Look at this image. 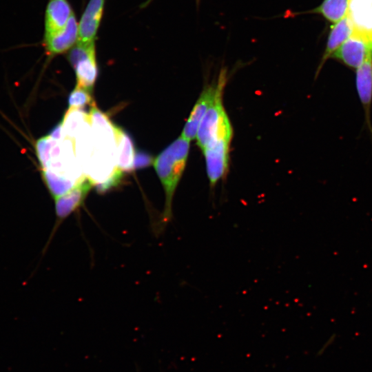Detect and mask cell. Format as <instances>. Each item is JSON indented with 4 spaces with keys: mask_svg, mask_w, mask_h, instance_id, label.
<instances>
[{
    "mask_svg": "<svg viewBox=\"0 0 372 372\" xmlns=\"http://www.w3.org/2000/svg\"><path fill=\"white\" fill-rule=\"evenodd\" d=\"M356 91L364 110L365 124L372 138L371 110L372 106V56H369L357 70Z\"/></svg>",
    "mask_w": 372,
    "mask_h": 372,
    "instance_id": "9",
    "label": "cell"
},
{
    "mask_svg": "<svg viewBox=\"0 0 372 372\" xmlns=\"http://www.w3.org/2000/svg\"><path fill=\"white\" fill-rule=\"evenodd\" d=\"M230 143V140L220 139L209 143L202 149L211 189L225 177L228 171Z\"/></svg>",
    "mask_w": 372,
    "mask_h": 372,
    "instance_id": "5",
    "label": "cell"
},
{
    "mask_svg": "<svg viewBox=\"0 0 372 372\" xmlns=\"http://www.w3.org/2000/svg\"><path fill=\"white\" fill-rule=\"evenodd\" d=\"M87 105H94L92 92L76 85L68 97L69 109H80Z\"/></svg>",
    "mask_w": 372,
    "mask_h": 372,
    "instance_id": "16",
    "label": "cell"
},
{
    "mask_svg": "<svg viewBox=\"0 0 372 372\" xmlns=\"http://www.w3.org/2000/svg\"><path fill=\"white\" fill-rule=\"evenodd\" d=\"M351 0H323L319 6L302 13H315L322 15L327 21L337 23L349 12Z\"/></svg>",
    "mask_w": 372,
    "mask_h": 372,
    "instance_id": "15",
    "label": "cell"
},
{
    "mask_svg": "<svg viewBox=\"0 0 372 372\" xmlns=\"http://www.w3.org/2000/svg\"><path fill=\"white\" fill-rule=\"evenodd\" d=\"M349 14L354 30L372 42V0H351Z\"/></svg>",
    "mask_w": 372,
    "mask_h": 372,
    "instance_id": "13",
    "label": "cell"
},
{
    "mask_svg": "<svg viewBox=\"0 0 372 372\" xmlns=\"http://www.w3.org/2000/svg\"><path fill=\"white\" fill-rule=\"evenodd\" d=\"M73 12L68 0H48L45 10L43 37L62 30Z\"/></svg>",
    "mask_w": 372,
    "mask_h": 372,
    "instance_id": "11",
    "label": "cell"
},
{
    "mask_svg": "<svg viewBox=\"0 0 372 372\" xmlns=\"http://www.w3.org/2000/svg\"><path fill=\"white\" fill-rule=\"evenodd\" d=\"M123 173L124 172L116 166L107 180L94 186L97 192L99 193H105L112 188L117 187L122 181Z\"/></svg>",
    "mask_w": 372,
    "mask_h": 372,
    "instance_id": "17",
    "label": "cell"
},
{
    "mask_svg": "<svg viewBox=\"0 0 372 372\" xmlns=\"http://www.w3.org/2000/svg\"><path fill=\"white\" fill-rule=\"evenodd\" d=\"M79 23L73 12L66 25L60 31L43 37L42 45L48 62L54 56L69 52L78 42Z\"/></svg>",
    "mask_w": 372,
    "mask_h": 372,
    "instance_id": "8",
    "label": "cell"
},
{
    "mask_svg": "<svg viewBox=\"0 0 372 372\" xmlns=\"http://www.w3.org/2000/svg\"><path fill=\"white\" fill-rule=\"evenodd\" d=\"M151 0H149V1H150Z\"/></svg>",
    "mask_w": 372,
    "mask_h": 372,
    "instance_id": "20",
    "label": "cell"
},
{
    "mask_svg": "<svg viewBox=\"0 0 372 372\" xmlns=\"http://www.w3.org/2000/svg\"><path fill=\"white\" fill-rule=\"evenodd\" d=\"M68 59L75 72L76 85L92 92L98 75L95 42H77L69 51Z\"/></svg>",
    "mask_w": 372,
    "mask_h": 372,
    "instance_id": "3",
    "label": "cell"
},
{
    "mask_svg": "<svg viewBox=\"0 0 372 372\" xmlns=\"http://www.w3.org/2000/svg\"><path fill=\"white\" fill-rule=\"evenodd\" d=\"M196 1L197 6H198L199 2H200V0H196Z\"/></svg>",
    "mask_w": 372,
    "mask_h": 372,
    "instance_id": "19",
    "label": "cell"
},
{
    "mask_svg": "<svg viewBox=\"0 0 372 372\" xmlns=\"http://www.w3.org/2000/svg\"><path fill=\"white\" fill-rule=\"evenodd\" d=\"M224 88L220 90L199 125L196 139L201 150L212 141L221 137H233V128L223 105Z\"/></svg>",
    "mask_w": 372,
    "mask_h": 372,
    "instance_id": "2",
    "label": "cell"
},
{
    "mask_svg": "<svg viewBox=\"0 0 372 372\" xmlns=\"http://www.w3.org/2000/svg\"><path fill=\"white\" fill-rule=\"evenodd\" d=\"M227 71L223 69L216 83L203 87L183 127L181 136L191 141L196 138L198 129L204 115L214 102L220 90L227 83Z\"/></svg>",
    "mask_w": 372,
    "mask_h": 372,
    "instance_id": "4",
    "label": "cell"
},
{
    "mask_svg": "<svg viewBox=\"0 0 372 372\" xmlns=\"http://www.w3.org/2000/svg\"><path fill=\"white\" fill-rule=\"evenodd\" d=\"M189 147V141L180 136L154 160V167L165 197L163 211L156 226L159 231H162L172 220L173 198L186 167Z\"/></svg>",
    "mask_w": 372,
    "mask_h": 372,
    "instance_id": "1",
    "label": "cell"
},
{
    "mask_svg": "<svg viewBox=\"0 0 372 372\" xmlns=\"http://www.w3.org/2000/svg\"><path fill=\"white\" fill-rule=\"evenodd\" d=\"M116 146L117 149L116 166L123 172H131L134 169L135 150L130 135L121 127H114Z\"/></svg>",
    "mask_w": 372,
    "mask_h": 372,
    "instance_id": "14",
    "label": "cell"
},
{
    "mask_svg": "<svg viewBox=\"0 0 372 372\" xmlns=\"http://www.w3.org/2000/svg\"><path fill=\"white\" fill-rule=\"evenodd\" d=\"M105 0H90L79 22L78 42H95L105 6Z\"/></svg>",
    "mask_w": 372,
    "mask_h": 372,
    "instance_id": "10",
    "label": "cell"
},
{
    "mask_svg": "<svg viewBox=\"0 0 372 372\" xmlns=\"http://www.w3.org/2000/svg\"><path fill=\"white\" fill-rule=\"evenodd\" d=\"M154 162L152 156L142 151L135 152L134 167L140 169L150 165Z\"/></svg>",
    "mask_w": 372,
    "mask_h": 372,
    "instance_id": "18",
    "label": "cell"
},
{
    "mask_svg": "<svg viewBox=\"0 0 372 372\" xmlns=\"http://www.w3.org/2000/svg\"><path fill=\"white\" fill-rule=\"evenodd\" d=\"M353 31L354 25L349 14L332 26L324 52L316 72L315 79L318 77L327 60L331 57L334 52L353 34Z\"/></svg>",
    "mask_w": 372,
    "mask_h": 372,
    "instance_id": "12",
    "label": "cell"
},
{
    "mask_svg": "<svg viewBox=\"0 0 372 372\" xmlns=\"http://www.w3.org/2000/svg\"><path fill=\"white\" fill-rule=\"evenodd\" d=\"M93 187V183L85 176L69 192L54 199L56 218L52 235L66 218L80 208Z\"/></svg>",
    "mask_w": 372,
    "mask_h": 372,
    "instance_id": "7",
    "label": "cell"
},
{
    "mask_svg": "<svg viewBox=\"0 0 372 372\" xmlns=\"http://www.w3.org/2000/svg\"><path fill=\"white\" fill-rule=\"evenodd\" d=\"M372 56V42L360 33L353 34L334 52L333 58L345 65L358 69Z\"/></svg>",
    "mask_w": 372,
    "mask_h": 372,
    "instance_id": "6",
    "label": "cell"
}]
</instances>
